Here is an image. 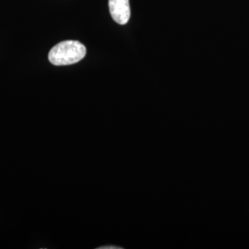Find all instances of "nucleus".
<instances>
[{
    "label": "nucleus",
    "mask_w": 249,
    "mask_h": 249,
    "mask_svg": "<svg viewBox=\"0 0 249 249\" xmlns=\"http://www.w3.org/2000/svg\"><path fill=\"white\" fill-rule=\"evenodd\" d=\"M86 55V47L78 41H64L50 50L48 59L54 66H68L80 62Z\"/></svg>",
    "instance_id": "nucleus-1"
},
{
    "label": "nucleus",
    "mask_w": 249,
    "mask_h": 249,
    "mask_svg": "<svg viewBox=\"0 0 249 249\" xmlns=\"http://www.w3.org/2000/svg\"><path fill=\"white\" fill-rule=\"evenodd\" d=\"M109 11L113 19L120 25H124L130 18L129 0H109Z\"/></svg>",
    "instance_id": "nucleus-2"
},
{
    "label": "nucleus",
    "mask_w": 249,
    "mask_h": 249,
    "mask_svg": "<svg viewBox=\"0 0 249 249\" xmlns=\"http://www.w3.org/2000/svg\"><path fill=\"white\" fill-rule=\"evenodd\" d=\"M99 249H121V248H118V247H102V248H99Z\"/></svg>",
    "instance_id": "nucleus-3"
}]
</instances>
